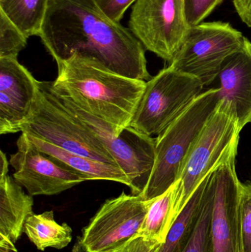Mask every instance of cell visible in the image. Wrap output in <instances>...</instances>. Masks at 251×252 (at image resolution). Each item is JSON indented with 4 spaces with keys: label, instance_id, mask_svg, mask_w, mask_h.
<instances>
[{
    "label": "cell",
    "instance_id": "6da1fadb",
    "mask_svg": "<svg viewBox=\"0 0 251 252\" xmlns=\"http://www.w3.org/2000/svg\"><path fill=\"white\" fill-rule=\"evenodd\" d=\"M38 36L56 63L78 54L128 78H151L142 44L96 0H49Z\"/></svg>",
    "mask_w": 251,
    "mask_h": 252
},
{
    "label": "cell",
    "instance_id": "7a4b0ae2",
    "mask_svg": "<svg viewBox=\"0 0 251 252\" xmlns=\"http://www.w3.org/2000/svg\"><path fill=\"white\" fill-rule=\"evenodd\" d=\"M57 65V78L52 82L56 92L109 123L118 133L129 126L145 90V81L119 75L78 54Z\"/></svg>",
    "mask_w": 251,
    "mask_h": 252
},
{
    "label": "cell",
    "instance_id": "3957f363",
    "mask_svg": "<svg viewBox=\"0 0 251 252\" xmlns=\"http://www.w3.org/2000/svg\"><path fill=\"white\" fill-rule=\"evenodd\" d=\"M218 87L203 92L187 110L156 138V159L140 196L150 201L165 193L179 179L184 163L219 103Z\"/></svg>",
    "mask_w": 251,
    "mask_h": 252
},
{
    "label": "cell",
    "instance_id": "277c9868",
    "mask_svg": "<svg viewBox=\"0 0 251 252\" xmlns=\"http://www.w3.org/2000/svg\"><path fill=\"white\" fill-rule=\"evenodd\" d=\"M22 132L69 152L118 166L100 138L60 103L50 82L38 81L36 98Z\"/></svg>",
    "mask_w": 251,
    "mask_h": 252
},
{
    "label": "cell",
    "instance_id": "5b68a950",
    "mask_svg": "<svg viewBox=\"0 0 251 252\" xmlns=\"http://www.w3.org/2000/svg\"><path fill=\"white\" fill-rule=\"evenodd\" d=\"M241 130L234 103L221 99L193 145L177 181V217L205 178L233 150L238 148Z\"/></svg>",
    "mask_w": 251,
    "mask_h": 252
},
{
    "label": "cell",
    "instance_id": "8992f818",
    "mask_svg": "<svg viewBox=\"0 0 251 252\" xmlns=\"http://www.w3.org/2000/svg\"><path fill=\"white\" fill-rule=\"evenodd\" d=\"M198 78L169 66L150 78L130 127L147 136H159L203 93Z\"/></svg>",
    "mask_w": 251,
    "mask_h": 252
},
{
    "label": "cell",
    "instance_id": "52a82bcc",
    "mask_svg": "<svg viewBox=\"0 0 251 252\" xmlns=\"http://www.w3.org/2000/svg\"><path fill=\"white\" fill-rule=\"evenodd\" d=\"M52 90L60 103L91 129L104 143L130 181L133 195H140L151 176L156 159V138L139 133L133 127H125L118 133L109 123L94 116L66 96Z\"/></svg>",
    "mask_w": 251,
    "mask_h": 252
},
{
    "label": "cell",
    "instance_id": "ba28073f",
    "mask_svg": "<svg viewBox=\"0 0 251 252\" xmlns=\"http://www.w3.org/2000/svg\"><path fill=\"white\" fill-rule=\"evenodd\" d=\"M244 37L228 22H203L190 28L169 66L207 87L218 78L225 60L243 47Z\"/></svg>",
    "mask_w": 251,
    "mask_h": 252
},
{
    "label": "cell",
    "instance_id": "9c48e42d",
    "mask_svg": "<svg viewBox=\"0 0 251 252\" xmlns=\"http://www.w3.org/2000/svg\"><path fill=\"white\" fill-rule=\"evenodd\" d=\"M128 27L144 49L171 63L190 29L184 0H137Z\"/></svg>",
    "mask_w": 251,
    "mask_h": 252
},
{
    "label": "cell",
    "instance_id": "30bf717a",
    "mask_svg": "<svg viewBox=\"0 0 251 252\" xmlns=\"http://www.w3.org/2000/svg\"><path fill=\"white\" fill-rule=\"evenodd\" d=\"M237 149L233 150L208 179L212 212L205 252H242Z\"/></svg>",
    "mask_w": 251,
    "mask_h": 252
},
{
    "label": "cell",
    "instance_id": "8fae6325",
    "mask_svg": "<svg viewBox=\"0 0 251 252\" xmlns=\"http://www.w3.org/2000/svg\"><path fill=\"white\" fill-rule=\"evenodd\" d=\"M150 201L125 192L107 200L84 229L83 248L86 252L120 250L139 235Z\"/></svg>",
    "mask_w": 251,
    "mask_h": 252
},
{
    "label": "cell",
    "instance_id": "7c38bea8",
    "mask_svg": "<svg viewBox=\"0 0 251 252\" xmlns=\"http://www.w3.org/2000/svg\"><path fill=\"white\" fill-rule=\"evenodd\" d=\"M16 145L17 151L10 158L15 170L13 179L32 196L56 195L89 181L84 175L41 152L25 132H22Z\"/></svg>",
    "mask_w": 251,
    "mask_h": 252
},
{
    "label": "cell",
    "instance_id": "4fadbf2b",
    "mask_svg": "<svg viewBox=\"0 0 251 252\" xmlns=\"http://www.w3.org/2000/svg\"><path fill=\"white\" fill-rule=\"evenodd\" d=\"M38 90V81L16 58H0V134L22 131Z\"/></svg>",
    "mask_w": 251,
    "mask_h": 252
},
{
    "label": "cell",
    "instance_id": "5bb4252c",
    "mask_svg": "<svg viewBox=\"0 0 251 252\" xmlns=\"http://www.w3.org/2000/svg\"><path fill=\"white\" fill-rule=\"evenodd\" d=\"M220 98L235 106L243 129L251 124V41L244 37L243 47L228 58L218 75Z\"/></svg>",
    "mask_w": 251,
    "mask_h": 252
},
{
    "label": "cell",
    "instance_id": "9a60e30c",
    "mask_svg": "<svg viewBox=\"0 0 251 252\" xmlns=\"http://www.w3.org/2000/svg\"><path fill=\"white\" fill-rule=\"evenodd\" d=\"M33 198L8 175L0 178V249L17 252L15 244L32 213Z\"/></svg>",
    "mask_w": 251,
    "mask_h": 252
},
{
    "label": "cell",
    "instance_id": "2e32d148",
    "mask_svg": "<svg viewBox=\"0 0 251 252\" xmlns=\"http://www.w3.org/2000/svg\"><path fill=\"white\" fill-rule=\"evenodd\" d=\"M28 134L29 140L41 151L58 160L69 168L86 176L88 180H105L119 182L130 187V181L120 167L101 162L88 157L69 152L53 144Z\"/></svg>",
    "mask_w": 251,
    "mask_h": 252
},
{
    "label": "cell",
    "instance_id": "e0dca14e",
    "mask_svg": "<svg viewBox=\"0 0 251 252\" xmlns=\"http://www.w3.org/2000/svg\"><path fill=\"white\" fill-rule=\"evenodd\" d=\"M209 173L201 182L171 227L159 252H184L200 219L203 192Z\"/></svg>",
    "mask_w": 251,
    "mask_h": 252
},
{
    "label": "cell",
    "instance_id": "ac0fdd59",
    "mask_svg": "<svg viewBox=\"0 0 251 252\" xmlns=\"http://www.w3.org/2000/svg\"><path fill=\"white\" fill-rule=\"evenodd\" d=\"M178 197V182L165 193L150 200L144 223L138 235L165 243L167 236L176 220L175 207Z\"/></svg>",
    "mask_w": 251,
    "mask_h": 252
},
{
    "label": "cell",
    "instance_id": "d6986e66",
    "mask_svg": "<svg viewBox=\"0 0 251 252\" xmlns=\"http://www.w3.org/2000/svg\"><path fill=\"white\" fill-rule=\"evenodd\" d=\"M24 232L40 251L47 248L62 250L72 240L70 226L67 223H57L53 211L29 216L25 222Z\"/></svg>",
    "mask_w": 251,
    "mask_h": 252
},
{
    "label": "cell",
    "instance_id": "ffe728a7",
    "mask_svg": "<svg viewBox=\"0 0 251 252\" xmlns=\"http://www.w3.org/2000/svg\"><path fill=\"white\" fill-rule=\"evenodd\" d=\"M49 0H0V10L29 38L39 35Z\"/></svg>",
    "mask_w": 251,
    "mask_h": 252
},
{
    "label": "cell",
    "instance_id": "44dd1931",
    "mask_svg": "<svg viewBox=\"0 0 251 252\" xmlns=\"http://www.w3.org/2000/svg\"><path fill=\"white\" fill-rule=\"evenodd\" d=\"M28 38L0 10V58H16L25 48Z\"/></svg>",
    "mask_w": 251,
    "mask_h": 252
},
{
    "label": "cell",
    "instance_id": "7402d4cb",
    "mask_svg": "<svg viewBox=\"0 0 251 252\" xmlns=\"http://www.w3.org/2000/svg\"><path fill=\"white\" fill-rule=\"evenodd\" d=\"M211 212H212V199H211L210 192L208 189L207 182H206V188L203 192L200 219L197 222V226L192 237L191 241L184 252H205L209 223H210Z\"/></svg>",
    "mask_w": 251,
    "mask_h": 252
},
{
    "label": "cell",
    "instance_id": "603a6c76",
    "mask_svg": "<svg viewBox=\"0 0 251 252\" xmlns=\"http://www.w3.org/2000/svg\"><path fill=\"white\" fill-rule=\"evenodd\" d=\"M239 213L242 252H251V182H240Z\"/></svg>",
    "mask_w": 251,
    "mask_h": 252
},
{
    "label": "cell",
    "instance_id": "cb8c5ba5",
    "mask_svg": "<svg viewBox=\"0 0 251 252\" xmlns=\"http://www.w3.org/2000/svg\"><path fill=\"white\" fill-rule=\"evenodd\" d=\"M223 0H184L186 19L190 28L203 23Z\"/></svg>",
    "mask_w": 251,
    "mask_h": 252
},
{
    "label": "cell",
    "instance_id": "d4e9b609",
    "mask_svg": "<svg viewBox=\"0 0 251 252\" xmlns=\"http://www.w3.org/2000/svg\"><path fill=\"white\" fill-rule=\"evenodd\" d=\"M105 14L116 22H120L126 10L137 0H96Z\"/></svg>",
    "mask_w": 251,
    "mask_h": 252
},
{
    "label": "cell",
    "instance_id": "484cf974",
    "mask_svg": "<svg viewBox=\"0 0 251 252\" xmlns=\"http://www.w3.org/2000/svg\"><path fill=\"white\" fill-rule=\"evenodd\" d=\"M162 244L141 235H137L116 252H159Z\"/></svg>",
    "mask_w": 251,
    "mask_h": 252
},
{
    "label": "cell",
    "instance_id": "4316f807",
    "mask_svg": "<svg viewBox=\"0 0 251 252\" xmlns=\"http://www.w3.org/2000/svg\"><path fill=\"white\" fill-rule=\"evenodd\" d=\"M234 8L243 23L251 28V0H232Z\"/></svg>",
    "mask_w": 251,
    "mask_h": 252
},
{
    "label": "cell",
    "instance_id": "83f0119b",
    "mask_svg": "<svg viewBox=\"0 0 251 252\" xmlns=\"http://www.w3.org/2000/svg\"><path fill=\"white\" fill-rule=\"evenodd\" d=\"M8 173V161L5 154L0 151V178L7 176Z\"/></svg>",
    "mask_w": 251,
    "mask_h": 252
},
{
    "label": "cell",
    "instance_id": "f1b7e54d",
    "mask_svg": "<svg viewBox=\"0 0 251 252\" xmlns=\"http://www.w3.org/2000/svg\"><path fill=\"white\" fill-rule=\"evenodd\" d=\"M0 252H10L7 251V250H1V249H0Z\"/></svg>",
    "mask_w": 251,
    "mask_h": 252
}]
</instances>
